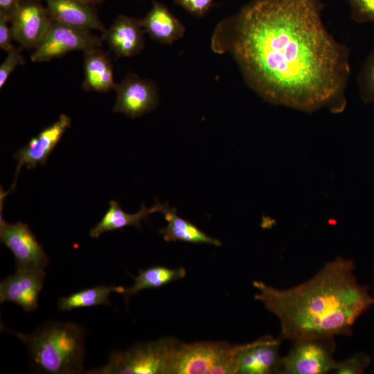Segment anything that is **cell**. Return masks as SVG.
<instances>
[{"mask_svg": "<svg viewBox=\"0 0 374 374\" xmlns=\"http://www.w3.org/2000/svg\"><path fill=\"white\" fill-rule=\"evenodd\" d=\"M141 21L145 33L163 44L174 43L181 38L186 31L180 21L165 5L158 1L153 2L152 8Z\"/></svg>", "mask_w": 374, "mask_h": 374, "instance_id": "obj_16", "label": "cell"}, {"mask_svg": "<svg viewBox=\"0 0 374 374\" xmlns=\"http://www.w3.org/2000/svg\"><path fill=\"white\" fill-rule=\"evenodd\" d=\"M152 213H154L153 206L147 208L142 204L139 211L135 213H127L123 210L118 202L111 200L109 208L98 223L90 230L89 235L93 238H98L105 232L127 226H134L140 229L141 222L145 220Z\"/></svg>", "mask_w": 374, "mask_h": 374, "instance_id": "obj_19", "label": "cell"}, {"mask_svg": "<svg viewBox=\"0 0 374 374\" xmlns=\"http://www.w3.org/2000/svg\"><path fill=\"white\" fill-rule=\"evenodd\" d=\"M102 38L91 31L70 27L53 21L45 37L34 50L30 59L34 62H48L71 51L83 52L100 48Z\"/></svg>", "mask_w": 374, "mask_h": 374, "instance_id": "obj_7", "label": "cell"}, {"mask_svg": "<svg viewBox=\"0 0 374 374\" xmlns=\"http://www.w3.org/2000/svg\"><path fill=\"white\" fill-rule=\"evenodd\" d=\"M52 22L46 6L40 1H21L10 21L14 41L23 48L35 50L45 37Z\"/></svg>", "mask_w": 374, "mask_h": 374, "instance_id": "obj_10", "label": "cell"}, {"mask_svg": "<svg viewBox=\"0 0 374 374\" xmlns=\"http://www.w3.org/2000/svg\"><path fill=\"white\" fill-rule=\"evenodd\" d=\"M180 342L175 338H162L137 344L127 350L112 353L106 365L85 373L170 374L172 360Z\"/></svg>", "mask_w": 374, "mask_h": 374, "instance_id": "obj_4", "label": "cell"}, {"mask_svg": "<svg viewBox=\"0 0 374 374\" xmlns=\"http://www.w3.org/2000/svg\"><path fill=\"white\" fill-rule=\"evenodd\" d=\"M71 119L66 114H60L52 125L42 130L36 136L32 138L28 144L19 149L14 154L17 161L15 180L12 189L15 186L18 175L21 167L26 165L28 169L35 168L37 164L44 166L60 142L65 131L71 126Z\"/></svg>", "mask_w": 374, "mask_h": 374, "instance_id": "obj_12", "label": "cell"}, {"mask_svg": "<svg viewBox=\"0 0 374 374\" xmlns=\"http://www.w3.org/2000/svg\"><path fill=\"white\" fill-rule=\"evenodd\" d=\"M122 286L98 285L72 293L68 296L62 297L58 301V308L60 311H70L80 308H88L100 305H111L109 296L115 292L122 294L124 291Z\"/></svg>", "mask_w": 374, "mask_h": 374, "instance_id": "obj_21", "label": "cell"}, {"mask_svg": "<svg viewBox=\"0 0 374 374\" xmlns=\"http://www.w3.org/2000/svg\"><path fill=\"white\" fill-rule=\"evenodd\" d=\"M84 75L82 87L87 91L108 92L116 88L112 60L100 48L84 52Z\"/></svg>", "mask_w": 374, "mask_h": 374, "instance_id": "obj_18", "label": "cell"}, {"mask_svg": "<svg viewBox=\"0 0 374 374\" xmlns=\"http://www.w3.org/2000/svg\"><path fill=\"white\" fill-rule=\"evenodd\" d=\"M21 46L15 47L8 53L5 60L0 66V88L1 89L10 74L20 64H24L25 60L21 55Z\"/></svg>", "mask_w": 374, "mask_h": 374, "instance_id": "obj_25", "label": "cell"}, {"mask_svg": "<svg viewBox=\"0 0 374 374\" xmlns=\"http://www.w3.org/2000/svg\"><path fill=\"white\" fill-rule=\"evenodd\" d=\"M145 31L141 19L120 15L101 37L117 57L139 54L144 48Z\"/></svg>", "mask_w": 374, "mask_h": 374, "instance_id": "obj_14", "label": "cell"}, {"mask_svg": "<svg viewBox=\"0 0 374 374\" xmlns=\"http://www.w3.org/2000/svg\"><path fill=\"white\" fill-rule=\"evenodd\" d=\"M357 83L362 100L365 104L374 103V48L358 74Z\"/></svg>", "mask_w": 374, "mask_h": 374, "instance_id": "obj_22", "label": "cell"}, {"mask_svg": "<svg viewBox=\"0 0 374 374\" xmlns=\"http://www.w3.org/2000/svg\"><path fill=\"white\" fill-rule=\"evenodd\" d=\"M238 348L222 341L180 342L170 374H235Z\"/></svg>", "mask_w": 374, "mask_h": 374, "instance_id": "obj_5", "label": "cell"}, {"mask_svg": "<svg viewBox=\"0 0 374 374\" xmlns=\"http://www.w3.org/2000/svg\"><path fill=\"white\" fill-rule=\"evenodd\" d=\"M114 90L116 98L113 111L132 118L150 112L159 101L156 84L133 73L127 74L120 83L116 84Z\"/></svg>", "mask_w": 374, "mask_h": 374, "instance_id": "obj_9", "label": "cell"}, {"mask_svg": "<svg viewBox=\"0 0 374 374\" xmlns=\"http://www.w3.org/2000/svg\"><path fill=\"white\" fill-rule=\"evenodd\" d=\"M183 267L171 269L164 266L155 265L139 271L134 278V283L130 287H125L123 294L127 301L129 298L145 289L161 287L168 283L182 278L186 275Z\"/></svg>", "mask_w": 374, "mask_h": 374, "instance_id": "obj_20", "label": "cell"}, {"mask_svg": "<svg viewBox=\"0 0 374 374\" xmlns=\"http://www.w3.org/2000/svg\"><path fill=\"white\" fill-rule=\"evenodd\" d=\"M21 2V0H0V15L6 17L10 22Z\"/></svg>", "mask_w": 374, "mask_h": 374, "instance_id": "obj_28", "label": "cell"}, {"mask_svg": "<svg viewBox=\"0 0 374 374\" xmlns=\"http://www.w3.org/2000/svg\"><path fill=\"white\" fill-rule=\"evenodd\" d=\"M21 1H40L41 0H21Z\"/></svg>", "mask_w": 374, "mask_h": 374, "instance_id": "obj_30", "label": "cell"}, {"mask_svg": "<svg viewBox=\"0 0 374 374\" xmlns=\"http://www.w3.org/2000/svg\"><path fill=\"white\" fill-rule=\"evenodd\" d=\"M215 0H174L175 3L197 17L206 15L213 6Z\"/></svg>", "mask_w": 374, "mask_h": 374, "instance_id": "obj_26", "label": "cell"}, {"mask_svg": "<svg viewBox=\"0 0 374 374\" xmlns=\"http://www.w3.org/2000/svg\"><path fill=\"white\" fill-rule=\"evenodd\" d=\"M370 357L364 353H357L351 357L338 362L335 370L337 374H359L370 364Z\"/></svg>", "mask_w": 374, "mask_h": 374, "instance_id": "obj_23", "label": "cell"}, {"mask_svg": "<svg viewBox=\"0 0 374 374\" xmlns=\"http://www.w3.org/2000/svg\"><path fill=\"white\" fill-rule=\"evenodd\" d=\"M0 240L13 253L16 269L44 270L48 265V256L26 224L7 223L1 215Z\"/></svg>", "mask_w": 374, "mask_h": 374, "instance_id": "obj_8", "label": "cell"}, {"mask_svg": "<svg viewBox=\"0 0 374 374\" xmlns=\"http://www.w3.org/2000/svg\"><path fill=\"white\" fill-rule=\"evenodd\" d=\"M3 328L27 348L33 368L48 374H77L84 369L86 330L72 322L47 321L29 335Z\"/></svg>", "mask_w": 374, "mask_h": 374, "instance_id": "obj_3", "label": "cell"}, {"mask_svg": "<svg viewBox=\"0 0 374 374\" xmlns=\"http://www.w3.org/2000/svg\"><path fill=\"white\" fill-rule=\"evenodd\" d=\"M153 208L154 213H161L167 221V226L160 230V233L165 240L221 245L217 239L209 236L190 222L179 217L176 209L171 208L168 204L157 202Z\"/></svg>", "mask_w": 374, "mask_h": 374, "instance_id": "obj_17", "label": "cell"}, {"mask_svg": "<svg viewBox=\"0 0 374 374\" xmlns=\"http://www.w3.org/2000/svg\"><path fill=\"white\" fill-rule=\"evenodd\" d=\"M45 277L44 270L16 269L0 283L1 303L9 301L21 306L25 312L36 310Z\"/></svg>", "mask_w": 374, "mask_h": 374, "instance_id": "obj_13", "label": "cell"}, {"mask_svg": "<svg viewBox=\"0 0 374 374\" xmlns=\"http://www.w3.org/2000/svg\"><path fill=\"white\" fill-rule=\"evenodd\" d=\"M321 0H252L220 21L211 47L229 54L265 101L308 113L346 105L350 49L328 30Z\"/></svg>", "mask_w": 374, "mask_h": 374, "instance_id": "obj_1", "label": "cell"}, {"mask_svg": "<svg viewBox=\"0 0 374 374\" xmlns=\"http://www.w3.org/2000/svg\"><path fill=\"white\" fill-rule=\"evenodd\" d=\"M9 23L10 22L6 17L0 15V48L7 53L15 47L12 43L14 38Z\"/></svg>", "mask_w": 374, "mask_h": 374, "instance_id": "obj_27", "label": "cell"}, {"mask_svg": "<svg viewBox=\"0 0 374 374\" xmlns=\"http://www.w3.org/2000/svg\"><path fill=\"white\" fill-rule=\"evenodd\" d=\"M280 341L265 336L250 343L239 344L236 353L237 374L280 373Z\"/></svg>", "mask_w": 374, "mask_h": 374, "instance_id": "obj_11", "label": "cell"}, {"mask_svg": "<svg viewBox=\"0 0 374 374\" xmlns=\"http://www.w3.org/2000/svg\"><path fill=\"white\" fill-rule=\"evenodd\" d=\"M89 4H91V5H96L98 3H101L102 1H103L104 0H82Z\"/></svg>", "mask_w": 374, "mask_h": 374, "instance_id": "obj_29", "label": "cell"}, {"mask_svg": "<svg viewBox=\"0 0 374 374\" xmlns=\"http://www.w3.org/2000/svg\"><path fill=\"white\" fill-rule=\"evenodd\" d=\"M333 339H303L294 341L282 357V374H324L335 371L338 362L333 357Z\"/></svg>", "mask_w": 374, "mask_h": 374, "instance_id": "obj_6", "label": "cell"}, {"mask_svg": "<svg viewBox=\"0 0 374 374\" xmlns=\"http://www.w3.org/2000/svg\"><path fill=\"white\" fill-rule=\"evenodd\" d=\"M356 23L374 22V0H346Z\"/></svg>", "mask_w": 374, "mask_h": 374, "instance_id": "obj_24", "label": "cell"}, {"mask_svg": "<svg viewBox=\"0 0 374 374\" xmlns=\"http://www.w3.org/2000/svg\"><path fill=\"white\" fill-rule=\"evenodd\" d=\"M353 260L339 257L312 278L287 290L253 281L255 299L278 317L281 337L333 339L350 335L356 320L374 304L368 288L357 283Z\"/></svg>", "mask_w": 374, "mask_h": 374, "instance_id": "obj_2", "label": "cell"}, {"mask_svg": "<svg viewBox=\"0 0 374 374\" xmlns=\"http://www.w3.org/2000/svg\"><path fill=\"white\" fill-rule=\"evenodd\" d=\"M53 21L78 29L106 30L93 5L82 0H44Z\"/></svg>", "mask_w": 374, "mask_h": 374, "instance_id": "obj_15", "label": "cell"}]
</instances>
